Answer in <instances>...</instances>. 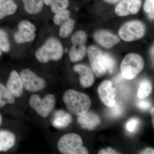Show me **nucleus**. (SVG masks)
<instances>
[{
	"mask_svg": "<svg viewBox=\"0 0 154 154\" xmlns=\"http://www.w3.org/2000/svg\"><path fill=\"white\" fill-rule=\"evenodd\" d=\"M75 21L74 19L69 18L60 25V36L63 38H66L71 33L74 28Z\"/></svg>",
	"mask_w": 154,
	"mask_h": 154,
	"instance_id": "23",
	"label": "nucleus"
},
{
	"mask_svg": "<svg viewBox=\"0 0 154 154\" xmlns=\"http://www.w3.org/2000/svg\"><path fill=\"white\" fill-rule=\"evenodd\" d=\"M143 66V60L140 55L137 54H130L122 62L120 66L122 75L126 79H133L142 70Z\"/></svg>",
	"mask_w": 154,
	"mask_h": 154,
	"instance_id": "4",
	"label": "nucleus"
},
{
	"mask_svg": "<svg viewBox=\"0 0 154 154\" xmlns=\"http://www.w3.org/2000/svg\"><path fill=\"white\" fill-rule=\"evenodd\" d=\"M103 54L102 50L95 45L88 48V57L92 69L98 77L104 75L106 72L102 62Z\"/></svg>",
	"mask_w": 154,
	"mask_h": 154,
	"instance_id": "8",
	"label": "nucleus"
},
{
	"mask_svg": "<svg viewBox=\"0 0 154 154\" xmlns=\"http://www.w3.org/2000/svg\"><path fill=\"white\" fill-rule=\"evenodd\" d=\"M2 51L0 49V58H1V57L2 56Z\"/></svg>",
	"mask_w": 154,
	"mask_h": 154,
	"instance_id": "39",
	"label": "nucleus"
},
{
	"mask_svg": "<svg viewBox=\"0 0 154 154\" xmlns=\"http://www.w3.org/2000/svg\"><path fill=\"white\" fill-rule=\"evenodd\" d=\"M55 96L52 94H47L43 99L37 95H33L29 99V104L31 108L42 117H47L55 106Z\"/></svg>",
	"mask_w": 154,
	"mask_h": 154,
	"instance_id": "5",
	"label": "nucleus"
},
{
	"mask_svg": "<svg viewBox=\"0 0 154 154\" xmlns=\"http://www.w3.org/2000/svg\"><path fill=\"white\" fill-rule=\"evenodd\" d=\"M96 41L103 47L110 48L119 43L120 39L117 36L108 31L101 30L94 34Z\"/></svg>",
	"mask_w": 154,
	"mask_h": 154,
	"instance_id": "11",
	"label": "nucleus"
},
{
	"mask_svg": "<svg viewBox=\"0 0 154 154\" xmlns=\"http://www.w3.org/2000/svg\"><path fill=\"white\" fill-rule=\"evenodd\" d=\"M87 48L85 45H73L69 52V56L72 62H76L85 56Z\"/></svg>",
	"mask_w": 154,
	"mask_h": 154,
	"instance_id": "19",
	"label": "nucleus"
},
{
	"mask_svg": "<svg viewBox=\"0 0 154 154\" xmlns=\"http://www.w3.org/2000/svg\"><path fill=\"white\" fill-rule=\"evenodd\" d=\"M106 2L111 4H114V3H117V2H119L120 0H105Z\"/></svg>",
	"mask_w": 154,
	"mask_h": 154,
	"instance_id": "36",
	"label": "nucleus"
},
{
	"mask_svg": "<svg viewBox=\"0 0 154 154\" xmlns=\"http://www.w3.org/2000/svg\"><path fill=\"white\" fill-rule=\"evenodd\" d=\"M2 116H1V114H0V125L2 124Z\"/></svg>",
	"mask_w": 154,
	"mask_h": 154,
	"instance_id": "38",
	"label": "nucleus"
},
{
	"mask_svg": "<svg viewBox=\"0 0 154 154\" xmlns=\"http://www.w3.org/2000/svg\"><path fill=\"white\" fill-rule=\"evenodd\" d=\"M72 121V116L69 114L62 110H59L55 113L53 125L57 128H63L68 126Z\"/></svg>",
	"mask_w": 154,
	"mask_h": 154,
	"instance_id": "16",
	"label": "nucleus"
},
{
	"mask_svg": "<svg viewBox=\"0 0 154 154\" xmlns=\"http://www.w3.org/2000/svg\"><path fill=\"white\" fill-rule=\"evenodd\" d=\"M18 30H25L31 32H35L36 30L35 25L28 20L21 21L18 25Z\"/></svg>",
	"mask_w": 154,
	"mask_h": 154,
	"instance_id": "29",
	"label": "nucleus"
},
{
	"mask_svg": "<svg viewBox=\"0 0 154 154\" xmlns=\"http://www.w3.org/2000/svg\"><path fill=\"white\" fill-rule=\"evenodd\" d=\"M151 55L152 57V58L153 59V60H154V46H153V47L151 49Z\"/></svg>",
	"mask_w": 154,
	"mask_h": 154,
	"instance_id": "37",
	"label": "nucleus"
},
{
	"mask_svg": "<svg viewBox=\"0 0 154 154\" xmlns=\"http://www.w3.org/2000/svg\"><path fill=\"white\" fill-rule=\"evenodd\" d=\"M102 62L103 66L106 70L109 73H112L115 67V61L111 56L107 53L103 54Z\"/></svg>",
	"mask_w": 154,
	"mask_h": 154,
	"instance_id": "26",
	"label": "nucleus"
},
{
	"mask_svg": "<svg viewBox=\"0 0 154 154\" xmlns=\"http://www.w3.org/2000/svg\"><path fill=\"white\" fill-rule=\"evenodd\" d=\"M82 138L75 134L63 136L58 143L59 150L65 154H88V149L83 146Z\"/></svg>",
	"mask_w": 154,
	"mask_h": 154,
	"instance_id": "3",
	"label": "nucleus"
},
{
	"mask_svg": "<svg viewBox=\"0 0 154 154\" xmlns=\"http://www.w3.org/2000/svg\"><path fill=\"white\" fill-rule=\"evenodd\" d=\"M140 121L137 118H132L127 122L126 129L130 133L134 132L138 127Z\"/></svg>",
	"mask_w": 154,
	"mask_h": 154,
	"instance_id": "32",
	"label": "nucleus"
},
{
	"mask_svg": "<svg viewBox=\"0 0 154 154\" xmlns=\"http://www.w3.org/2000/svg\"><path fill=\"white\" fill-rule=\"evenodd\" d=\"M141 4L142 0H121L116 7V14L120 17L137 14Z\"/></svg>",
	"mask_w": 154,
	"mask_h": 154,
	"instance_id": "10",
	"label": "nucleus"
},
{
	"mask_svg": "<svg viewBox=\"0 0 154 154\" xmlns=\"http://www.w3.org/2000/svg\"><path fill=\"white\" fill-rule=\"evenodd\" d=\"M18 6L14 0H6L0 2V20L17 12Z\"/></svg>",
	"mask_w": 154,
	"mask_h": 154,
	"instance_id": "18",
	"label": "nucleus"
},
{
	"mask_svg": "<svg viewBox=\"0 0 154 154\" xmlns=\"http://www.w3.org/2000/svg\"><path fill=\"white\" fill-rule=\"evenodd\" d=\"M14 102V96L7 88L0 83V108L8 104H13Z\"/></svg>",
	"mask_w": 154,
	"mask_h": 154,
	"instance_id": "22",
	"label": "nucleus"
},
{
	"mask_svg": "<svg viewBox=\"0 0 154 154\" xmlns=\"http://www.w3.org/2000/svg\"><path fill=\"white\" fill-rule=\"evenodd\" d=\"M145 12L148 15L150 19H154V0H146L143 7Z\"/></svg>",
	"mask_w": 154,
	"mask_h": 154,
	"instance_id": "30",
	"label": "nucleus"
},
{
	"mask_svg": "<svg viewBox=\"0 0 154 154\" xmlns=\"http://www.w3.org/2000/svg\"><path fill=\"white\" fill-rule=\"evenodd\" d=\"M70 14L69 11L66 9L56 13L53 18L54 24L60 26L65 21L69 18Z\"/></svg>",
	"mask_w": 154,
	"mask_h": 154,
	"instance_id": "27",
	"label": "nucleus"
},
{
	"mask_svg": "<svg viewBox=\"0 0 154 154\" xmlns=\"http://www.w3.org/2000/svg\"><path fill=\"white\" fill-rule=\"evenodd\" d=\"M137 105L140 108L143 110H147L151 106L149 102L145 100H142L138 102Z\"/></svg>",
	"mask_w": 154,
	"mask_h": 154,
	"instance_id": "33",
	"label": "nucleus"
},
{
	"mask_svg": "<svg viewBox=\"0 0 154 154\" xmlns=\"http://www.w3.org/2000/svg\"><path fill=\"white\" fill-rule=\"evenodd\" d=\"M98 93L100 99L107 107H111L115 105L116 90L113 88L110 81L103 82L98 89Z\"/></svg>",
	"mask_w": 154,
	"mask_h": 154,
	"instance_id": "9",
	"label": "nucleus"
},
{
	"mask_svg": "<svg viewBox=\"0 0 154 154\" xmlns=\"http://www.w3.org/2000/svg\"><path fill=\"white\" fill-rule=\"evenodd\" d=\"M99 154H119L118 152L116 151L111 148H108L105 149H102L99 152Z\"/></svg>",
	"mask_w": 154,
	"mask_h": 154,
	"instance_id": "34",
	"label": "nucleus"
},
{
	"mask_svg": "<svg viewBox=\"0 0 154 154\" xmlns=\"http://www.w3.org/2000/svg\"><path fill=\"white\" fill-rule=\"evenodd\" d=\"M16 141L14 134L8 131H0V152H7L13 147Z\"/></svg>",
	"mask_w": 154,
	"mask_h": 154,
	"instance_id": "15",
	"label": "nucleus"
},
{
	"mask_svg": "<svg viewBox=\"0 0 154 154\" xmlns=\"http://www.w3.org/2000/svg\"><path fill=\"white\" fill-rule=\"evenodd\" d=\"M35 37V32L21 30H18L14 33V40L19 44L31 42L34 40Z\"/></svg>",
	"mask_w": 154,
	"mask_h": 154,
	"instance_id": "20",
	"label": "nucleus"
},
{
	"mask_svg": "<svg viewBox=\"0 0 154 154\" xmlns=\"http://www.w3.org/2000/svg\"><path fill=\"white\" fill-rule=\"evenodd\" d=\"M109 114L111 117H117L121 116L123 112V108L121 104L116 102L113 107H110Z\"/></svg>",
	"mask_w": 154,
	"mask_h": 154,
	"instance_id": "31",
	"label": "nucleus"
},
{
	"mask_svg": "<svg viewBox=\"0 0 154 154\" xmlns=\"http://www.w3.org/2000/svg\"><path fill=\"white\" fill-rule=\"evenodd\" d=\"M44 3L51 7V11L54 14L66 9L69 5V0H44Z\"/></svg>",
	"mask_w": 154,
	"mask_h": 154,
	"instance_id": "21",
	"label": "nucleus"
},
{
	"mask_svg": "<svg viewBox=\"0 0 154 154\" xmlns=\"http://www.w3.org/2000/svg\"><path fill=\"white\" fill-rule=\"evenodd\" d=\"M78 121L82 127L89 130L94 129L101 122L98 115L93 112L88 111L79 116Z\"/></svg>",
	"mask_w": 154,
	"mask_h": 154,
	"instance_id": "14",
	"label": "nucleus"
},
{
	"mask_svg": "<svg viewBox=\"0 0 154 154\" xmlns=\"http://www.w3.org/2000/svg\"><path fill=\"white\" fill-rule=\"evenodd\" d=\"M87 40V36L84 31H77L72 37V42L73 45H85Z\"/></svg>",
	"mask_w": 154,
	"mask_h": 154,
	"instance_id": "28",
	"label": "nucleus"
},
{
	"mask_svg": "<svg viewBox=\"0 0 154 154\" xmlns=\"http://www.w3.org/2000/svg\"><path fill=\"white\" fill-rule=\"evenodd\" d=\"M63 54V48L60 42L54 37L46 40L35 53L36 59L42 63L61 59Z\"/></svg>",
	"mask_w": 154,
	"mask_h": 154,
	"instance_id": "2",
	"label": "nucleus"
},
{
	"mask_svg": "<svg viewBox=\"0 0 154 154\" xmlns=\"http://www.w3.org/2000/svg\"><path fill=\"white\" fill-rule=\"evenodd\" d=\"M63 100L68 110L78 116L88 111L91 105V99L88 95L73 90L67 91Z\"/></svg>",
	"mask_w": 154,
	"mask_h": 154,
	"instance_id": "1",
	"label": "nucleus"
},
{
	"mask_svg": "<svg viewBox=\"0 0 154 154\" xmlns=\"http://www.w3.org/2000/svg\"><path fill=\"white\" fill-rule=\"evenodd\" d=\"M24 9L28 14L33 15L41 12L43 9L44 0H22Z\"/></svg>",
	"mask_w": 154,
	"mask_h": 154,
	"instance_id": "17",
	"label": "nucleus"
},
{
	"mask_svg": "<svg viewBox=\"0 0 154 154\" xmlns=\"http://www.w3.org/2000/svg\"><path fill=\"white\" fill-rule=\"evenodd\" d=\"M74 70L80 75V82L83 88L91 87L94 84V76L92 70L84 65H77L74 67Z\"/></svg>",
	"mask_w": 154,
	"mask_h": 154,
	"instance_id": "12",
	"label": "nucleus"
},
{
	"mask_svg": "<svg viewBox=\"0 0 154 154\" xmlns=\"http://www.w3.org/2000/svg\"><path fill=\"white\" fill-rule=\"evenodd\" d=\"M6 1V0H0V2H3V1Z\"/></svg>",
	"mask_w": 154,
	"mask_h": 154,
	"instance_id": "40",
	"label": "nucleus"
},
{
	"mask_svg": "<svg viewBox=\"0 0 154 154\" xmlns=\"http://www.w3.org/2000/svg\"><path fill=\"white\" fill-rule=\"evenodd\" d=\"M146 32V27L139 21H132L122 25L119 31V35L122 39L131 42L142 38Z\"/></svg>",
	"mask_w": 154,
	"mask_h": 154,
	"instance_id": "6",
	"label": "nucleus"
},
{
	"mask_svg": "<svg viewBox=\"0 0 154 154\" xmlns=\"http://www.w3.org/2000/svg\"><path fill=\"white\" fill-rule=\"evenodd\" d=\"M20 76L23 87L27 91L32 92L40 91L46 86L44 80L38 76L30 69L22 70L20 72Z\"/></svg>",
	"mask_w": 154,
	"mask_h": 154,
	"instance_id": "7",
	"label": "nucleus"
},
{
	"mask_svg": "<svg viewBox=\"0 0 154 154\" xmlns=\"http://www.w3.org/2000/svg\"><path fill=\"white\" fill-rule=\"evenodd\" d=\"M152 91L151 83L147 80H144L140 83L138 91V97L140 99H143L149 96Z\"/></svg>",
	"mask_w": 154,
	"mask_h": 154,
	"instance_id": "24",
	"label": "nucleus"
},
{
	"mask_svg": "<svg viewBox=\"0 0 154 154\" xmlns=\"http://www.w3.org/2000/svg\"><path fill=\"white\" fill-rule=\"evenodd\" d=\"M7 88L15 97H19L22 95L24 87L20 75L16 71H13L10 74Z\"/></svg>",
	"mask_w": 154,
	"mask_h": 154,
	"instance_id": "13",
	"label": "nucleus"
},
{
	"mask_svg": "<svg viewBox=\"0 0 154 154\" xmlns=\"http://www.w3.org/2000/svg\"><path fill=\"white\" fill-rule=\"evenodd\" d=\"M154 153V149L151 148L146 149L141 152V154H153Z\"/></svg>",
	"mask_w": 154,
	"mask_h": 154,
	"instance_id": "35",
	"label": "nucleus"
},
{
	"mask_svg": "<svg viewBox=\"0 0 154 154\" xmlns=\"http://www.w3.org/2000/svg\"><path fill=\"white\" fill-rule=\"evenodd\" d=\"M0 49L5 53L8 52L11 50L8 35L5 30L2 29H0Z\"/></svg>",
	"mask_w": 154,
	"mask_h": 154,
	"instance_id": "25",
	"label": "nucleus"
}]
</instances>
